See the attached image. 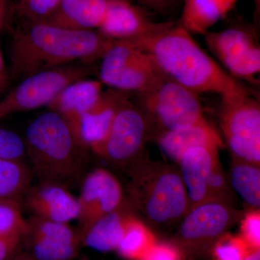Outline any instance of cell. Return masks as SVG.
<instances>
[{
	"label": "cell",
	"instance_id": "cell-31",
	"mask_svg": "<svg viewBox=\"0 0 260 260\" xmlns=\"http://www.w3.org/2000/svg\"><path fill=\"white\" fill-rule=\"evenodd\" d=\"M242 239L253 250H259L260 214L254 210L246 214L242 223Z\"/></svg>",
	"mask_w": 260,
	"mask_h": 260
},
{
	"label": "cell",
	"instance_id": "cell-21",
	"mask_svg": "<svg viewBox=\"0 0 260 260\" xmlns=\"http://www.w3.org/2000/svg\"><path fill=\"white\" fill-rule=\"evenodd\" d=\"M237 0H184L180 25L190 34H204L226 17Z\"/></svg>",
	"mask_w": 260,
	"mask_h": 260
},
{
	"label": "cell",
	"instance_id": "cell-14",
	"mask_svg": "<svg viewBox=\"0 0 260 260\" xmlns=\"http://www.w3.org/2000/svg\"><path fill=\"white\" fill-rule=\"evenodd\" d=\"M25 196L26 206L39 218L69 223L79 216L78 198L60 184L39 182L37 186H30Z\"/></svg>",
	"mask_w": 260,
	"mask_h": 260
},
{
	"label": "cell",
	"instance_id": "cell-32",
	"mask_svg": "<svg viewBox=\"0 0 260 260\" xmlns=\"http://www.w3.org/2000/svg\"><path fill=\"white\" fill-rule=\"evenodd\" d=\"M179 251L170 244H154L140 260H179Z\"/></svg>",
	"mask_w": 260,
	"mask_h": 260
},
{
	"label": "cell",
	"instance_id": "cell-36",
	"mask_svg": "<svg viewBox=\"0 0 260 260\" xmlns=\"http://www.w3.org/2000/svg\"><path fill=\"white\" fill-rule=\"evenodd\" d=\"M9 260H37L32 257L31 255L28 254L26 251L24 252L15 253L14 255L12 256Z\"/></svg>",
	"mask_w": 260,
	"mask_h": 260
},
{
	"label": "cell",
	"instance_id": "cell-5",
	"mask_svg": "<svg viewBox=\"0 0 260 260\" xmlns=\"http://www.w3.org/2000/svg\"><path fill=\"white\" fill-rule=\"evenodd\" d=\"M93 69L91 63L76 62L29 75L0 101V119L16 113L49 107L66 87L88 78Z\"/></svg>",
	"mask_w": 260,
	"mask_h": 260
},
{
	"label": "cell",
	"instance_id": "cell-35",
	"mask_svg": "<svg viewBox=\"0 0 260 260\" xmlns=\"http://www.w3.org/2000/svg\"><path fill=\"white\" fill-rule=\"evenodd\" d=\"M9 72L5 65L4 56L0 46V93L4 91L10 82Z\"/></svg>",
	"mask_w": 260,
	"mask_h": 260
},
{
	"label": "cell",
	"instance_id": "cell-24",
	"mask_svg": "<svg viewBox=\"0 0 260 260\" xmlns=\"http://www.w3.org/2000/svg\"><path fill=\"white\" fill-rule=\"evenodd\" d=\"M231 184L245 203L253 208H259V166L234 159L231 170Z\"/></svg>",
	"mask_w": 260,
	"mask_h": 260
},
{
	"label": "cell",
	"instance_id": "cell-3",
	"mask_svg": "<svg viewBox=\"0 0 260 260\" xmlns=\"http://www.w3.org/2000/svg\"><path fill=\"white\" fill-rule=\"evenodd\" d=\"M27 158L39 182L54 183L68 188L84 170V153L66 119L49 109L27 126L23 138Z\"/></svg>",
	"mask_w": 260,
	"mask_h": 260
},
{
	"label": "cell",
	"instance_id": "cell-1",
	"mask_svg": "<svg viewBox=\"0 0 260 260\" xmlns=\"http://www.w3.org/2000/svg\"><path fill=\"white\" fill-rule=\"evenodd\" d=\"M128 41L151 57L168 78L196 93L221 99L252 95L198 44L179 23H155L148 32Z\"/></svg>",
	"mask_w": 260,
	"mask_h": 260
},
{
	"label": "cell",
	"instance_id": "cell-15",
	"mask_svg": "<svg viewBox=\"0 0 260 260\" xmlns=\"http://www.w3.org/2000/svg\"><path fill=\"white\" fill-rule=\"evenodd\" d=\"M218 149L200 145L191 147L178 161L189 200V211L208 201V188L214 162L218 158Z\"/></svg>",
	"mask_w": 260,
	"mask_h": 260
},
{
	"label": "cell",
	"instance_id": "cell-8",
	"mask_svg": "<svg viewBox=\"0 0 260 260\" xmlns=\"http://www.w3.org/2000/svg\"><path fill=\"white\" fill-rule=\"evenodd\" d=\"M219 117L233 158L259 166V102L253 95L221 99Z\"/></svg>",
	"mask_w": 260,
	"mask_h": 260
},
{
	"label": "cell",
	"instance_id": "cell-27",
	"mask_svg": "<svg viewBox=\"0 0 260 260\" xmlns=\"http://www.w3.org/2000/svg\"><path fill=\"white\" fill-rule=\"evenodd\" d=\"M60 1L19 0V13L26 22L46 21L56 11Z\"/></svg>",
	"mask_w": 260,
	"mask_h": 260
},
{
	"label": "cell",
	"instance_id": "cell-6",
	"mask_svg": "<svg viewBox=\"0 0 260 260\" xmlns=\"http://www.w3.org/2000/svg\"><path fill=\"white\" fill-rule=\"evenodd\" d=\"M101 60L99 80L121 91L147 93L166 77L148 54L128 41L116 40Z\"/></svg>",
	"mask_w": 260,
	"mask_h": 260
},
{
	"label": "cell",
	"instance_id": "cell-19",
	"mask_svg": "<svg viewBox=\"0 0 260 260\" xmlns=\"http://www.w3.org/2000/svg\"><path fill=\"white\" fill-rule=\"evenodd\" d=\"M111 0H61L46 21L63 28L99 30L107 17Z\"/></svg>",
	"mask_w": 260,
	"mask_h": 260
},
{
	"label": "cell",
	"instance_id": "cell-39",
	"mask_svg": "<svg viewBox=\"0 0 260 260\" xmlns=\"http://www.w3.org/2000/svg\"><path fill=\"white\" fill-rule=\"evenodd\" d=\"M254 4H255V12H254V16H255V20H257L259 18L260 0H254Z\"/></svg>",
	"mask_w": 260,
	"mask_h": 260
},
{
	"label": "cell",
	"instance_id": "cell-26",
	"mask_svg": "<svg viewBox=\"0 0 260 260\" xmlns=\"http://www.w3.org/2000/svg\"><path fill=\"white\" fill-rule=\"evenodd\" d=\"M26 228L18 201L0 202V238L23 237Z\"/></svg>",
	"mask_w": 260,
	"mask_h": 260
},
{
	"label": "cell",
	"instance_id": "cell-18",
	"mask_svg": "<svg viewBox=\"0 0 260 260\" xmlns=\"http://www.w3.org/2000/svg\"><path fill=\"white\" fill-rule=\"evenodd\" d=\"M155 23L128 0H111L99 31L114 40H129L148 32Z\"/></svg>",
	"mask_w": 260,
	"mask_h": 260
},
{
	"label": "cell",
	"instance_id": "cell-10",
	"mask_svg": "<svg viewBox=\"0 0 260 260\" xmlns=\"http://www.w3.org/2000/svg\"><path fill=\"white\" fill-rule=\"evenodd\" d=\"M204 35L207 46L231 76L257 83L254 77L260 71V47L253 29L233 27Z\"/></svg>",
	"mask_w": 260,
	"mask_h": 260
},
{
	"label": "cell",
	"instance_id": "cell-16",
	"mask_svg": "<svg viewBox=\"0 0 260 260\" xmlns=\"http://www.w3.org/2000/svg\"><path fill=\"white\" fill-rule=\"evenodd\" d=\"M131 93L109 88L104 90L90 110L80 120V143L85 149L95 152L104 143L109 134L116 112Z\"/></svg>",
	"mask_w": 260,
	"mask_h": 260
},
{
	"label": "cell",
	"instance_id": "cell-11",
	"mask_svg": "<svg viewBox=\"0 0 260 260\" xmlns=\"http://www.w3.org/2000/svg\"><path fill=\"white\" fill-rule=\"evenodd\" d=\"M78 229L80 238L97 220L124 204L120 183L109 171L96 169L83 178L79 198Z\"/></svg>",
	"mask_w": 260,
	"mask_h": 260
},
{
	"label": "cell",
	"instance_id": "cell-30",
	"mask_svg": "<svg viewBox=\"0 0 260 260\" xmlns=\"http://www.w3.org/2000/svg\"><path fill=\"white\" fill-rule=\"evenodd\" d=\"M229 187L219 158L214 162L208 188V201H222L229 203Z\"/></svg>",
	"mask_w": 260,
	"mask_h": 260
},
{
	"label": "cell",
	"instance_id": "cell-28",
	"mask_svg": "<svg viewBox=\"0 0 260 260\" xmlns=\"http://www.w3.org/2000/svg\"><path fill=\"white\" fill-rule=\"evenodd\" d=\"M25 157L23 138L15 132L0 126V159L23 161Z\"/></svg>",
	"mask_w": 260,
	"mask_h": 260
},
{
	"label": "cell",
	"instance_id": "cell-38",
	"mask_svg": "<svg viewBox=\"0 0 260 260\" xmlns=\"http://www.w3.org/2000/svg\"><path fill=\"white\" fill-rule=\"evenodd\" d=\"M244 260H260L259 250H253L251 253H248Z\"/></svg>",
	"mask_w": 260,
	"mask_h": 260
},
{
	"label": "cell",
	"instance_id": "cell-12",
	"mask_svg": "<svg viewBox=\"0 0 260 260\" xmlns=\"http://www.w3.org/2000/svg\"><path fill=\"white\" fill-rule=\"evenodd\" d=\"M23 240L28 254L37 260H70L77 255L81 238L68 223L34 215L27 220Z\"/></svg>",
	"mask_w": 260,
	"mask_h": 260
},
{
	"label": "cell",
	"instance_id": "cell-4",
	"mask_svg": "<svg viewBox=\"0 0 260 260\" xmlns=\"http://www.w3.org/2000/svg\"><path fill=\"white\" fill-rule=\"evenodd\" d=\"M130 193L135 205L150 223L167 225L184 218L189 200L180 172L160 164H134Z\"/></svg>",
	"mask_w": 260,
	"mask_h": 260
},
{
	"label": "cell",
	"instance_id": "cell-23",
	"mask_svg": "<svg viewBox=\"0 0 260 260\" xmlns=\"http://www.w3.org/2000/svg\"><path fill=\"white\" fill-rule=\"evenodd\" d=\"M32 177L23 161L0 159V202H18L30 187Z\"/></svg>",
	"mask_w": 260,
	"mask_h": 260
},
{
	"label": "cell",
	"instance_id": "cell-34",
	"mask_svg": "<svg viewBox=\"0 0 260 260\" xmlns=\"http://www.w3.org/2000/svg\"><path fill=\"white\" fill-rule=\"evenodd\" d=\"M23 237L0 238V260H9L18 250Z\"/></svg>",
	"mask_w": 260,
	"mask_h": 260
},
{
	"label": "cell",
	"instance_id": "cell-13",
	"mask_svg": "<svg viewBox=\"0 0 260 260\" xmlns=\"http://www.w3.org/2000/svg\"><path fill=\"white\" fill-rule=\"evenodd\" d=\"M240 215L225 202H205L183 218L179 236L184 242L192 244L212 240L220 237Z\"/></svg>",
	"mask_w": 260,
	"mask_h": 260
},
{
	"label": "cell",
	"instance_id": "cell-37",
	"mask_svg": "<svg viewBox=\"0 0 260 260\" xmlns=\"http://www.w3.org/2000/svg\"><path fill=\"white\" fill-rule=\"evenodd\" d=\"M5 8L4 0H0V29L3 28L5 23Z\"/></svg>",
	"mask_w": 260,
	"mask_h": 260
},
{
	"label": "cell",
	"instance_id": "cell-2",
	"mask_svg": "<svg viewBox=\"0 0 260 260\" xmlns=\"http://www.w3.org/2000/svg\"><path fill=\"white\" fill-rule=\"evenodd\" d=\"M116 40L99 30L63 28L48 21L26 22L10 41V79L62 65L101 59Z\"/></svg>",
	"mask_w": 260,
	"mask_h": 260
},
{
	"label": "cell",
	"instance_id": "cell-25",
	"mask_svg": "<svg viewBox=\"0 0 260 260\" xmlns=\"http://www.w3.org/2000/svg\"><path fill=\"white\" fill-rule=\"evenodd\" d=\"M154 244L152 233L140 220L133 216L116 250L127 259L140 260Z\"/></svg>",
	"mask_w": 260,
	"mask_h": 260
},
{
	"label": "cell",
	"instance_id": "cell-33",
	"mask_svg": "<svg viewBox=\"0 0 260 260\" xmlns=\"http://www.w3.org/2000/svg\"><path fill=\"white\" fill-rule=\"evenodd\" d=\"M147 9L160 14L169 13L178 4L179 0H136Z\"/></svg>",
	"mask_w": 260,
	"mask_h": 260
},
{
	"label": "cell",
	"instance_id": "cell-7",
	"mask_svg": "<svg viewBox=\"0 0 260 260\" xmlns=\"http://www.w3.org/2000/svg\"><path fill=\"white\" fill-rule=\"evenodd\" d=\"M140 107L164 133L209 126L198 93L166 76L150 91L137 94Z\"/></svg>",
	"mask_w": 260,
	"mask_h": 260
},
{
	"label": "cell",
	"instance_id": "cell-17",
	"mask_svg": "<svg viewBox=\"0 0 260 260\" xmlns=\"http://www.w3.org/2000/svg\"><path fill=\"white\" fill-rule=\"evenodd\" d=\"M104 85L100 80L85 78L78 80L66 87L48 107L59 113L66 119L82 147L83 146L80 139V120L82 116L98 102L104 91Z\"/></svg>",
	"mask_w": 260,
	"mask_h": 260
},
{
	"label": "cell",
	"instance_id": "cell-29",
	"mask_svg": "<svg viewBox=\"0 0 260 260\" xmlns=\"http://www.w3.org/2000/svg\"><path fill=\"white\" fill-rule=\"evenodd\" d=\"M249 247L242 238L226 236L220 239L214 251L215 260H244Z\"/></svg>",
	"mask_w": 260,
	"mask_h": 260
},
{
	"label": "cell",
	"instance_id": "cell-22",
	"mask_svg": "<svg viewBox=\"0 0 260 260\" xmlns=\"http://www.w3.org/2000/svg\"><path fill=\"white\" fill-rule=\"evenodd\" d=\"M158 143L164 153L177 162L184 151L191 147L222 146L220 136L211 125L166 132L159 136Z\"/></svg>",
	"mask_w": 260,
	"mask_h": 260
},
{
	"label": "cell",
	"instance_id": "cell-20",
	"mask_svg": "<svg viewBox=\"0 0 260 260\" xmlns=\"http://www.w3.org/2000/svg\"><path fill=\"white\" fill-rule=\"evenodd\" d=\"M133 216L129 208L123 204L97 220L82 237V245L103 252L117 249Z\"/></svg>",
	"mask_w": 260,
	"mask_h": 260
},
{
	"label": "cell",
	"instance_id": "cell-9",
	"mask_svg": "<svg viewBox=\"0 0 260 260\" xmlns=\"http://www.w3.org/2000/svg\"><path fill=\"white\" fill-rule=\"evenodd\" d=\"M148 116L127 99L119 108L107 138L94 153L115 165L135 161L148 138Z\"/></svg>",
	"mask_w": 260,
	"mask_h": 260
}]
</instances>
